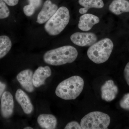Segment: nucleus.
<instances>
[{
  "instance_id": "7",
  "label": "nucleus",
  "mask_w": 129,
  "mask_h": 129,
  "mask_svg": "<svg viewBox=\"0 0 129 129\" xmlns=\"http://www.w3.org/2000/svg\"><path fill=\"white\" fill-rule=\"evenodd\" d=\"M57 5L53 4L50 0H47L44 3L43 7L37 17V23L42 24L47 22L56 12Z\"/></svg>"
},
{
  "instance_id": "1",
  "label": "nucleus",
  "mask_w": 129,
  "mask_h": 129,
  "mask_svg": "<svg viewBox=\"0 0 129 129\" xmlns=\"http://www.w3.org/2000/svg\"><path fill=\"white\" fill-rule=\"evenodd\" d=\"M78 52L71 46H64L47 51L44 55L45 62L53 66H60L71 63L76 60Z\"/></svg>"
},
{
  "instance_id": "24",
  "label": "nucleus",
  "mask_w": 129,
  "mask_h": 129,
  "mask_svg": "<svg viewBox=\"0 0 129 129\" xmlns=\"http://www.w3.org/2000/svg\"><path fill=\"white\" fill-rule=\"evenodd\" d=\"M6 4L10 6H14L18 4L19 0H3Z\"/></svg>"
},
{
  "instance_id": "3",
  "label": "nucleus",
  "mask_w": 129,
  "mask_h": 129,
  "mask_svg": "<svg viewBox=\"0 0 129 129\" xmlns=\"http://www.w3.org/2000/svg\"><path fill=\"white\" fill-rule=\"evenodd\" d=\"M113 47L112 41L109 38H105L90 46L87 51V55L90 60L95 63H103L110 57Z\"/></svg>"
},
{
  "instance_id": "6",
  "label": "nucleus",
  "mask_w": 129,
  "mask_h": 129,
  "mask_svg": "<svg viewBox=\"0 0 129 129\" xmlns=\"http://www.w3.org/2000/svg\"><path fill=\"white\" fill-rule=\"evenodd\" d=\"M70 40L73 43L78 46H90L96 42L97 37L91 32H77L70 36Z\"/></svg>"
},
{
  "instance_id": "12",
  "label": "nucleus",
  "mask_w": 129,
  "mask_h": 129,
  "mask_svg": "<svg viewBox=\"0 0 129 129\" xmlns=\"http://www.w3.org/2000/svg\"><path fill=\"white\" fill-rule=\"evenodd\" d=\"M99 22L100 19L97 16L92 14L85 13L80 17L78 27L81 30L88 31Z\"/></svg>"
},
{
  "instance_id": "17",
  "label": "nucleus",
  "mask_w": 129,
  "mask_h": 129,
  "mask_svg": "<svg viewBox=\"0 0 129 129\" xmlns=\"http://www.w3.org/2000/svg\"><path fill=\"white\" fill-rule=\"evenodd\" d=\"M12 46V41L9 37L5 35L0 36V58L8 53Z\"/></svg>"
},
{
  "instance_id": "13",
  "label": "nucleus",
  "mask_w": 129,
  "mask_h": 129,
  "mask_svg": "<svg viewBox=\"0 0 129 129\" xmlns=\"http://www.w3.org/2000/svg\"><path fill=\"white\" fill-rule=\"evenodd\" d=\"M16 100L25 113L30 114L34 110V107L28 95L21 89H18L16 93Z\"/></svg>"
},
{
  "instance_id": "16",
  "label": "nucleus",
  "mask_w": 129,
  "mask_h": 129,
  "mask_svg": "<svg viewBox=\"0 0 129 129\" xmlns=\"http://www.w3.org/2000/svg\"><path fill=\"white\" fill-rule=\"evenodd\" d=\"M79 3L84 7L79 10V12L81 14L86 13L90 8L100 9L104 6L102 0H79Z\"/></svg>"
},
{
  "instance_id": "19",
  "label": "nucleus",
  "mask_w": 129,
  "mask_h": 129,
  "mask_svg": "<svg viewBox=\"0 0 129 129\" xmlns=\"http://www.w3.org/2000/svg\"><path fill=\"white\" fill-rule=\"evenodd\" d=\"M119 105L121 108L127 111H129V93L125 94L119 102Z\"/></svg>"
},
{
  "instance_id": "20",
  "label": "nucleus",
  "mask_w": 129,
  "mask_h": 129,
  "mask_svg": "<svg viewBox=\"0 0 129 129\" xmlns=\"http://www.w3.org/2000/svg\"><path fill=\"white\" fill-rule=\"evenodd\" d=\"M36 8L32 5L29 4L26 5L24 7L23 11L24 13L25 16L28 17H30L32 16L35 13Z\"/></svg>"
},
{
  "instance_id": "22",
  "label": "nucleus",
  "mask_w": 129,
  "mask_h": 129,
  "mask_svg": "<svg viewBox=\"0 0 129 129\" xmlns=\"http://www.w3.org/2000/svg\"><path fill=\"white\" fill-rule=\"evenodd\" d=\"M124 75L126 83L129 86V62L127 63L125 68Z\"/></svg>"
},
{
  "instance_id": "23",
  "label": "nucleus",
  "mask_w": 129,
  "mask_h": 129,
  "mask_svg": "<svg viewBox=\"0 0 129 129\" xmlns=\"http://www.w3.org/2000/svg\"><path fill=\"white\" fill-rule=\"evenodd\" d=\"M29 4L34 6L36 9L40 6L42 4V0H28Z\"/></svg>"
},
{
  "instance_id": "9",
  "label": "nucleus",
  "mask_w": 129,
  "mask_h": 129,
  "mask_svg": "<svg viewBox=\"0 0 129 129\" xmlns=\"http://www.w3.org/2000/svg\"><path fill=\"white\" fill-rule=\"evenodd\" d=\"M13 97L10 92L5 91L3 94L1 102V112L5 118L10 117L14 109Z\"/></svg>"
},
{
  "instance_id": "11",
  "label": "nucleus",
  "mask_w": 129,
  "mask_h": 129,
  "mask_svg": "<svg viewBox=\"0 0 129 129\" xmlns=\"http://www.w3.org/2000/svg\"><path fill=\"white\" fill-rule=\"evenodd\" d=\"M51 70L48 66L40 67L35 71L33 75V83L34 86L38 88L43 85L47 78L50 76Z\"/></svg>"
},
{
  "instance_id": "15",
  "label": "nucleus",
  "mask_w": 129,
  "mask_h": 129,
  "mask_svg": "<svg viewBox=\"0 0 129 129\" xmlns=\"http://www.w3.org/2000/svg\"><path fill=\"white\" fill-rule=\"evenodd\" d=\"M109 9L116 15L129 12V1L127 0H113L109 5Z\"/></svg>"
},
{
  "instance_id": "21",
  "label": "nucleus",
  "mask_w": 129,
  "mask_h": 129,
  "mask_svg": "<svg viewBox=\"0 0 129 129\" xmlns=\"http://www.w3.org/2000/svg\"><path fill=\"white\" fill-rule=\"evenodd\" d=\"M65 129H82L80 124L76 121H72L69 123L64 128Z\"/></svg>"
},
{
  "instance_id": "26",
  "label": "nucleus",
  "mask_w": 129,
  "mask_h": 129,
  "mask_svg": "<svg viewBox=\"0 0 129 129\" xmlns=\"http://www.w3.org/2000/svg\"><path fill=\"white\" fill-rule=\"evenodd\" d=\"M24 129H33V128H32V127H25V128H24Z\"/></svg>"
},
{
  "instance_id": "25",
  "label": "nucleus",
  "mask_w": 129,
  "mask_h": 129,
  "mask_svg": "<svg viewBox=\"0 0 129 129\" xmlns=\"http://www.w3.org/2000/svg\"><path fill=\"white\" fill-rule=\"evenodd\" d=\"M6 85L0 81V99H1L2 95L6 89Z\"/></svg>"
},
{
  "instance_id": "5",
  "label": "nucleus",
  "mask_w": 129,
  "mask_h": 129,
  "mask_svg": "<svg viewBox=\"0 0 129 129\" xmlns=\"http://www.w3.org/2000/svg\"><path fill=\"white\" fill-rule=\"evenodd\" d=\"M110 122L111 118L107 114L94 111L83 117L80 125L83 129H106L108 128Z\"/></svg>"
},
{
  "instance_id": "10",
  "label": "nucleus",
  "mask_w": 129,
  "mask_h": 129,
  "mask_svg": "<svg viewBox=\"0 0 129 129\" xmlns=\"http://www.w3.org/2000/svg\"><path fill=\"white\" fill-rule=\"evenodd\" d=\"M33 73L30 69L21 71L18 74L17 79L21 86L28 92H33L34 90L33 83Z\"/></svg>"
},
{
  "instance_id": "8",
  "label": "nucleus",
  "mask_w": 129,
  "mask_h": 129,
  "mask_svg": "<svg viewBox=\"0 0 129 129\" xmlns=\"http://www.w3.org/2000/svg\"><path fill=\"white\" fill-rule=\"evenodd\" d=\"M101 91L102 99L106 102H110L116 98L118 92V89L113 81L109 80L102 85Z\"/></svg>"
},
{
  "instance_id": "4",
  "label": "nucleus",
  "mask_w": 129,
  "mask_h": 129,
  "mask_svg": "<svg viewBox=\"0 0 129 129\" xmlns=\"http://www.w3.org/2000/svg\"><path fill=\"white\" fill-rule=\"evenodd\" d=\"M70 18L68 9L61 7L45 24V30L50 35H57L64 30L69 23Z\"/></svg>"
},
{
  "instance_id": "2",
  "label": "nucleus",
  "mask_w": 129,
  "mask_h": 129,
  "mask_svg": "<svg viewBox=\"0 0 129 129\" xmlns=\"http://www.w3.org/2000/svg\"><path fill=\"white\" fill-rule=\"evenodd\" d=\"M84 81L80 76H73L61 82L55 90L56 95L66 100H74L79 96L83 89Z\"/></svg>"
},
{
  "instance_id": "14",
  "label": "nucleus",
  "mask_w": 129,
  "mask_h": 129,
  "mask_svg": "<svg viewBox=\"0 0 129 129\" xmlns=\"http://www.w3.org/2000/svg\"><path fill=\"white\" fill-rule=\"evenodd\" d=\"M37 122L40 126L43 129H55L57 124L56 118L51 114H41L37 118Z\"/></svg>"
},
{
  "instance_id": "18",
  "label": "nucleus",
  "mask_w": 129,
  "mask_h": 129,
  "mask_svg": "<svg viewBox=\"0 0 129 129\" xmlns=\"http://www.w3.org/2000/svg\"><path fill=\"white\" fill-rule=\"evenodd\" d=\"M10 11L6 3L0 0V19H4L9 17Z\"/></svg>"
}]
</instances>
